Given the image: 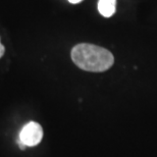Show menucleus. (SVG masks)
<instances>
[{"mask_svg":"<svg viewBox=\"0 0 157 157\" xmlns=\"http://www.w3.org/2000/svg\"><path fill=\"white\" fill-rule=\"evenodd\" d=\"M71 59L81 70L101 73L112 67L114 57L110 51L89 43L78 44L71 50Z\"/></svg>","mask_w":157,"mask_h":157,"instance_id":"f257e3e1","label":"nucleus"},{"mask_svg":"<svg viewBox=\"0 0 157 157\" xmlns=\"http://www.w3.org/2000/svg\"><path fill=\"white\" fill-rule=\"evenodd\" d=\"M82 1H83V0H68V2L73 3V4H77V3H80Z\"/></svg>","mask_w":157,"mask_h":157,"instance_id":"39448f33","label":"nucleus"},{"mask_svg":"<svg viewBox=\"0 0 157 157\" xmlns=\"http://www.w3.org/2000/svg\"><path fill=\"white\" fill-rule=\"evenodd\" d=\"M4 52H5V47L2 45V43L0 42V58L2 57L3 54H4Z\"/></svg>","mask_w":157,"mask_h":157,"instance_id":"20e7f679","label":"nucleus"},{"mask_svg":"<svg viewBox=\"0 0 157 157\" xmlns=\"http://www.w3.org/2000/svg\"><path fill=\"white\" fill-rule=\"evenodd\" d=\"M43 139V128L36 121H30L25 124L20 133L18 145L24 150L25 147L37 146Z\"/></svg>","mask_w":157,"mask_h":157,"instance_id":"f03ea898","label":"nucleus"},{"mask_svg":"<svg viewBox=\"0 0 157 157\" xmlns=\"http://www.w3.org/2000/svg\"><path fill=\"white\" fill-rule=\"evenodd\" d=\"M117 7V0H99L98 11L104 17H110L114 14Z\"/></svg>","mask_w":157,"mask_h":157,"instance_id":"7ed1b4c3","label":"nucleus"}]
</instances>
